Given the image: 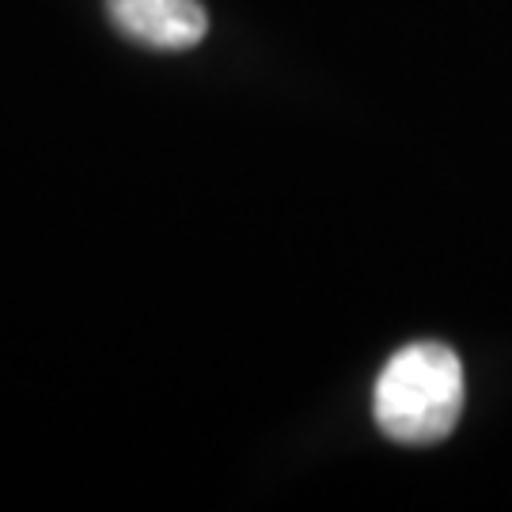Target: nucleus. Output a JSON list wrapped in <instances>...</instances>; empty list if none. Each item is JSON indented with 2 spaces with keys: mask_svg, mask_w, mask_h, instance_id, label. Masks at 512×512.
Returning a JSON list of instances; mask_svg holds the SVG:
<instances>
[{
  "mask_svg": "<svg viewBox=\"0 0 512 512\" xmlns=\"http://www.w3.org/2000/svg\"><path fill=\"white\" fill-rule=\"evenodd\" d=\"M463 365L440 342H414L384 365L372 414L387 440L395 444H440L463 418Z\"/></svg>",
  "mask_w": 512,
  "mask_h": 512,
  "instance_id": "f257e3e1",
  "label": "nucleus"
},
{
  "mask_svg": "<svg viewBox=\"0 0 512 512\" xmlns=\"http://www.w3.org/2000/svg\"><path fill=\"white\" fill-rule=\"evenodd\" d=\"M114 27L152 50H194L209 31L202 0H107Z\"/></svg>",
  "mask_w": 512,
  "mask_h": 512,
  "instance_id": "f03ea898",
  "label": "nucleus"
}]
</instances>
